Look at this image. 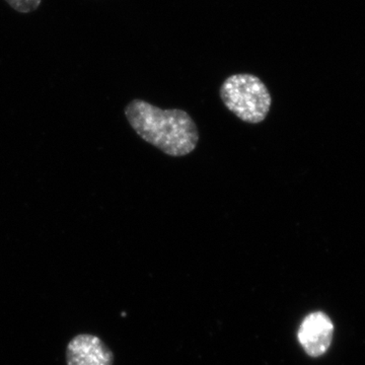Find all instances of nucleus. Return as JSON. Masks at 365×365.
I'll list each match as a JSON object with an SVG mask.
<instances>
[{"instance_id": "obj_1", "label": "nucleus", "mask_w": 365, "mask_h": 365, "mask_svg": "<svg viewBox=\"0 0 365 365\" xmlns=\"http://www.w3.org/2000/svg\"><path fill=\"white\" fill-rule=\"evenodd\" d=\"M125 116L137 135L169 157H186L198 145V127L182 110H163L135 98L125 108Z\"/></svg>"}, {"instance_id": "obj_2", "label": "nucleus", "mask_w": 365, "mask_h": 365, "mask_svg": "<svg viewBox=\"0 0 365 365\" xmlns=\"http://www.w3.org/2000/svg\"><path fill=\"white\" fill-rule=\"evenodd\" d=\"M220 97L225 108L245 123L260 124L270 113L272 97L258 76L237 73L223 81Z\"/></svg>"}, {"instance_id": "obj_3", "label": "nucleus", "mask_w": 365, "mask_h": 365, "mask_svg": "<svg viewBox=\"0 0 365 365\" xmlns=\"http://www.w3.org/2000/svg\"><path fill=\"white\" fill-rule=\"evenodd\" d=\"M67 365H113L114 354L97 336L79 334L66 348Z\"/></svg>"}, {"instance_id": "obj_4", "label": "nucleus", "mask_w": 365, "mask_h": 365, "mask_svg": "<svg viewBox=\"0 0 365 365\" xmlns=\"http://www.w3.org/2000/svg\"><path fill=\"white\" fill-rule=\"evenodd\" d=\"M332 321L322 312L309 314L302 321L299 341L307 354L319 357L327 352L333 339Z\"/></svg>"}, {"instance_id": "obj_5", "label": "nucleus", "mask_w": 365, "mask_h": 365, "mask_svg": "<svg viewBox=\"0 0 365 365\" xmlns=\"http://www.w3.org/2000/svg\"><path fill=\"white\" fill-rule=\"evenodd\" d=\"M14 11L21 14H30L37 11L42 0H6Z\"/></svg>"}]
</instances>
